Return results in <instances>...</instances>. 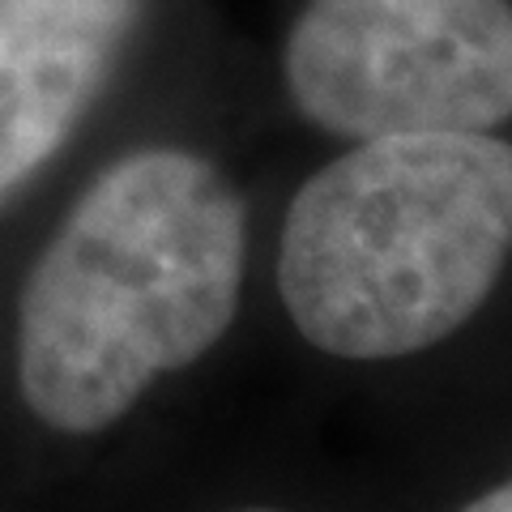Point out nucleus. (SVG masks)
I'll return each instance as SVG.
<instances>
[{
	"instance_id": "f257e3e1",
	"label": "nucleus",
	"mask_w": 512,
	"mask_h": 512,
	"mask_svg": "<svg viewBox=\"0 0 512 512\" xmlns=\"http://www.w3.org/2000/svg\"><path fill=\"white\" fill-rule=\"evenodd\" d=\"M244 286V205L188 150H133L47 239L18 299V389L64 436L120 423L222 342Z\"/></svg>"
},
{
	"instance_id": "f03ea898",
	"label": "nucleus",
	"mask_w": 512,
	"mask_h": 512,
	"mask_svg": "<svg viewBox=\"0 0 512 512\" xmlns=\"http://www.w3.org/2000/svg\"><path fill=\"white\" fill-rule=\"evenodd\" d=\"M508 256L504 137H372L295 192L278 239V295L325 355L402 359L466 325Z\"/></svg>"
},
{
	"instance_id": "7ed1b4c3",
	"label": "nucleus",
	"mask_w": 512,
	"mask_h": 512,
	"mask_svg": "<svg viewBox=\"0 0 512 512\" xmlns=\"http://www.w3.org/2000/svg\"><path fill=\"white\" fill-rule=\"evenodd\" d=\"M286 86L325 133H491L512 120L508 0H308Z\"/></svg>"
},
{
	"instance_id": "20e7f679",
	"label": "nucleus",
	"mask_w": 512,
	"mask_h": 512,
	"mask_svg": "<svg viewBox=\"0 0 512 512\" xmlns=\"http://www.w3.org/2000/svg\"><path fill=\"white\" fill-rule=\"evenodd\" d=\"M141 0H0V201H9L103 90Z\"/></svg>"
},
{
	"instance_id": "39448f33",
	"label": "nucleus",
	"mask_w": 512,
	"mask_h": 512,
	"mask_svg": "<svg viewBox=\"0 0 512 512\" xmlns=\"http://www.w3.org/2000/svg\"><path fill=\"white\" fill-rule=\"evenodd\" d=\"M461 512H512V478H504L500 487H491L483 491L478 500H470Z\"/></svg>"
},
{
	"instance_id": "423d86ee",
	"label": "nucleus",
	"mask_w": 512,
	"mask_h": 512,
	"mask_svg": "<svg viewBox=\"0 0 512 512\" xmlns=\"http://www.w3.org/2000/svg\"><path fill=\"white\" fill-rule=\"evenodd\" d=\"M235 512H282V508H235Z\"/></svg>"
}]
</instances>
